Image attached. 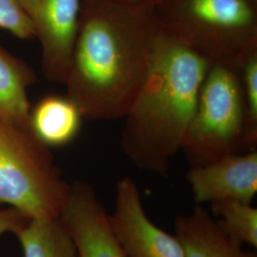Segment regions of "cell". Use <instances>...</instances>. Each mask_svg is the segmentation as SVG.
<instances>
[{"mask_svg":"<svg viewBox=\"0 0 257 257\" xmlns=\"http://www.w3.org/2000/svg\"><path fill=\"white\" fill-rule=\"evenodd\" d=\"M253 150L236 65L211 62L184 139L187 160L191 166L205 165Z\"/></svg>","mask_w":257,"mask_h":257,"instance_id":"277c9868","label":"cell"},{"mask_svg":"<svg viewBox=\"0 0 257 257\" xmlns=\"http://www.w3.org/2000/svg\"><path fill=\"white\" fill-rule=\"evenodd\" d=\"M107 1L124 4L128 6H134V7L156 8L161 0H107Z\"/></svg>","mask_w":257,"mask_h":257,"instance_id":"ac0fdd59","label":"cell"},{"mask_svg":"<svg viewBox=\"0 0 257 257\" xmlns=\"http://www.w3.org/2000/svg\"><path fill=\"white\" fill-rule=\"evenodd\" d=\"M37 37L42 71L52 82L64 84L79 26L82 0H19Z\"/></svg>","mask_w":257,"mask_h":257,"instance_id":"8992f818","label":"cell"},{"mask_svg":"<svg viewBox=\"0 0 257 257\" xmlns=\"http://www.w3.org/2000/svg\"><path fill=\"white\" fill-rule=\"evenodd\" d=\"M29 217L15 208L0 210V237L6 232L17 234L29 221Z\"/></svg>","mask_w":257,"mask_h":257,"instance_id":"e0dca14e","label":"cell"},{"mask_svg":"<svg viewBox=\"0 0 257 257\" xmlns=\"http://www.w3.org/2000/svg\"><path fill=\"white\" fill-rule=\"evenodd\" d=\"M210 64L162 31L147 80L123 117L121 146L137 168L167 175L182 151Z\"/></svg>","mask_w":257,"mask_h":257,"instance_id":"7a4b0ae2","label":"cell"},{"mask_svg":"<svg viewBox=\"0 0 257 257\" xmlns=\"http://www.w3.org/2000/svg\"><path fill=\"white\" fill-rule=\"evenodd\" d=\"M78 257H128L110 225L109 213L91 184L75 181L59 215Z\"/></svg>","mask_w":257,"mask_h":257,"instance_id":"ba28073f","label":"cell"},{"mask_svg":"<svg viewBox=\"0 0 257 257\" xmlns=\"http://www.w3.org/2000/svg\"><path fill=\"white\" fill-rule=\"evenodd\" d=\"M49 149L29 128L0 120V203L29 218L59 217L71 184Z\"/></svg>","mask_w":257,"mask_h":257,"instance_id":"5b68a950","label":"cell"},{"mask_svg":"<svg viewBox=\"0 0 257 257\" xmlns=\"http://www.w3.org/2000/svg\"><path fill=\"white\" fill-rule=\"evenodd\" d=\"M242 84L246 122L250 142L257 145V46L244 53L235 63Z\"/></svg>","mask_w":257,"mask_h":257,"instance_id":"9a60e30c","label":"cell"},{"mask_svg":"<svg viewBox=\"0 0 257 257\" xmlns=\"http://www.w3.org/2000/svg\"><path fill=\"white\" fill-rule=\"evenodd\" d=\"M16 235L24 257H78L74 240L60 217L30 218Z\"/></svg>","mask_w":257,"mask_h":257,"instance_id":"4fadbf2b","label":"cell"},{"mask_svg":"<svg viewBox=\"0 0 257 257\" xmlns=\"http://www.w3.org/2000/svg\"><path fill=\"white\" fill-rule=\"evenodd\" d=\"M162 31L211 62L235 64L257 46V0H161Z\"/></svg>","mask_w":257,"mask_h":257,"instance_id":"3957f363","label":"cell"},{"mask_svg":"<svg viewBox=\"0 0 257 257\" xmlns=\"http://www.w3.org/2000/svg\"><path fill=\"white\" fill-rule=\"evenodd\" d=\"M186 179L196 205L228 200L251 204L257 193V150L191 166Z\"/></svg>","mask_w":257,"mask_h":257,"instance_id":"9c48e42d","label":"cell"},{"mask_svg":"<svg viewBox=\"0 0 257 257\" xmlns=\"http://www.w3.org/2000/svg\"><path fill=\"white\" fill-rule=\"evenodd\" d=\"M161 34L155 8L82 0L64 85L83 117L126 115L147 80Z\"/></svg>","mask_w":257,"mask_h":257,"instance_id":"6da1fadb","label":"cell"},{"mask_svg":"<svg viewBox=\"0 0 257 257\" xmlns=\"http://www.w3.org/2000/svg\"><path fill=\"white\" fill-rule=\"evenodd\" d=\"M211 211L218 216L221 229L240 245L257 248V209L251 204L221 201L211 204Z\"/></svg>","mask_w":257,"mask_h":257,"instance_id":"5bb4252c","label":"cell"},{"mask_svg":"<svg viewBox=\"0 0 257 257\" xmlns=\"http://www.w3.org/2000/svg\"><path fill=\"white\" fill-rule=\"evenodd\" d=\"M0 29L20 39L34 37L32 24L21 8L19 0H0Z\"/></svg>","mask_w":257,"mask_h":257,"instance_id":"2e32d148","label":"cell"},{"mask_svg":"<svg viewBox=\"0 0 257 257\" xmlns=\"http://www.w3.org/2000/svg\"><path fill=\"white\" fill-rule=\"evenodd\" d=\"M175 235L185 257H257L255 251L243 249L228 236L203 205H195L191 213L175 217Z\"/></svg>","mask_w":257,"mask_h":257,"instance_id":"30bf717a","label":"cell"},{"mask_svg":"<svg viewBox=\"0 0 257 257\" xmlns=\"http://www.w3.org/2000/svg\"><path fill=\"white\" fill-rule=\"evenodd\" d=\"M110 225L128 257H185L183 247L149 218L141 194L131 177L116 183L114 205L109 213Z\"/></svg>","mask_w":257,"mask_h":257,"instance_id":"52a82bcc","label":"cell"},{"mask_svg":"<svg viewBox=\"0 0 257 257\" xmlns=\"http://www.w3.org/2000/svg\"><path fill=\"white\" fill-rule=\"evenodd\" d=\"M83 115L67 95H47L31 108L29 130L47 147H61L77 137Z\"/></svg>","mask_w":257,"mask_h":257,"instance_id":"8fae6325","label":"cell"},{"mask_svg":"<svg viewBox=\"0 0 257 257\" xmlns=\"http://www.w3.org/2000/svg\"><path fill=\"white\" fill-rule=\"evenodd\" d=\"M37 80L34 70L0 45V120L29 128L28 88Z\"/></svg>","mask_w":257,"mask_h":257,"instance_id":"7c38bea8","label":"cell"}]
</instances>
